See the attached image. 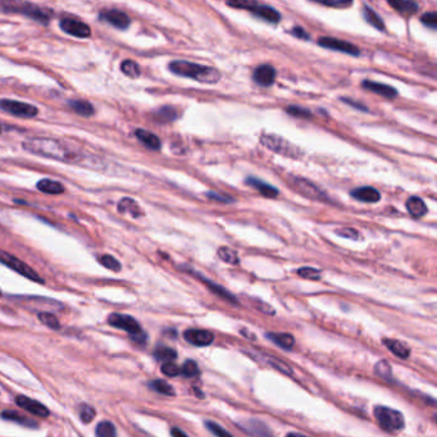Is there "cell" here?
Segmentation results:
<instances>
[{"label":"cell","instance_id":"cell-1","mask_svg":"<svg viewBox=\"0 0 437 437\" xmlns=\"http://www.w3.org/2000/svg\"><path fill=\"white\" fill-rule=\"evenodd\" d=\"M23 149L39 157L66 163L80 162V157L63 141L50 138H30L22 143Z\"/></svg>","mask_w":437,"mask_h":437},{"label":"cell","instance_id":"cell-2","mask_svg":"<svg viewBox=\"0 0 437 437\" xmlns=\"http://www.w3.org/2000/svg\"><path fill=\"white\" fill-rule=\"evenodd\" d=\"M169 71L177 76L188 77L201 84H217L221 80V73L213 67L193 63L186 61H173L169 63Z\"/></svg>","mask_w":437,"mask_h":437},{"label":"cell","instance_id":"cell-3","mask_svg":"<svg viewBox=\"0 0 437 437\" xmlns=\"http://www.w3.org/2000/svg\"><path fill=\"white\" fill-rule=\"evenodd\" d=\"M374 418L382 430L387 432H399L405 426L404 415L399 410L382 407V405L374 408Z\"/></svg>","mask_w":437,"mask_h":437},{"label":"cell","instance_id":"cell-4","mask_svg":"<svg viewBox=\"0 0 437 437\" xmlns=\"http://www.w3.org/2000/svg\"><path fill=\"white\" fill-rule=\"evenodd\" d=\"M260 143L263 146L268 147L272 151L277 153L280 155H285V157L294 158V159H299L304 155L302 150L299 146L292 145L288 140L277 135H271V134H262L260 136Z\"/></svg>","mask_w":437,"mask_h":437},{"label":"cell","instance_id":"cell-5","mask_svg":"<svg viewBox=\"0 0 437 437\" xmlns=\"http://www.w3.org/2000/svg\"><path fill=\"white\" fill-rule=\"evenodd\" d=\"M0 263L5 264L7 267H9L10 270L15 271L20 275L25 276L28 280H32L35 282L44 283V280L30 267V265L26 264L25 262L20 260L18 258H15L14 255L9 254V253L4 252V250H0Z\"/></svg>","mask_w":437,"mask_h":437},{"label":"cell","instance_id":"cell-6","mask_svg":"<svg viewBox=\"0 0 437 437\" xmlns=\"http://www.w3.org/2000/svg\"><path fill=\"white\" fill-rule=\"evenodd\" d=\"M0 109L5 110V112L9 113V115L15 116V117L31 118L37 115V108H36L35 105L9 99L0 100Z\"/></svg>","mask_w":437,"mask_h":437},{"label":"cell","instance_id":"cell-7","mask_svg":"<svg viewBox=\"0 0 437 437\" xmlns=\"http://www.w3.org/2000/svg\"><path fill=\"white\" fill-rule=\"evenodd\" d=\"M108 323H109L112 327L127 331L131 336H136L139 335V333H143V330H141L138 320H136L135 318L130 317V315L120 314V313H112V314L108 317Z\"/></svg>","mask_w":437,"mask_h":437},{"label":"cell","instance_id":"cell-8","mask_svg":"<svg viewBox=\"0 0 437 437\" xmlns=\"http://www.w3.org/2000/svg\"><path fill=\"white\" fill-rule=\"evenodd\" d=\"M318 44H319L320 46H323V48L332 49V50L341 51V53L349 54V55H353V56H358L359 54H360V50H359L358 46H355L354 44L349 43V41L340 40V39L319 37V40H318Z\"/></svg>","mask_w":437,"mask_h":437},{"label":"cell","instance_id":"cell-9","mask_svg":"<svg viewBox=\"0 0 437 437\" xmlns=\"http://www.w3.org/2000/svg\"><path fill=\"white\" fill-rule=\"evenodd\" d=\"M61 28L66 33L74 36V37L85 39L91 35V30H90V27L86 23L81 22L79 20H73V18H64V20H62Z\"/></svg>","mask_w":437,"mask_h":437},{"label":"cell","instance_id":"cell-10","mask_svg":"<svg viewBox=\"0 0 437 437\" xmlns=\"http://www.w3.org/2000/svg\"><path fill=\"white\" fill-rule=\"evenodd\" d=\"M183 337L187 343L193 344L195 346H208L214 341V335L208 330H198V328H191L186 330L183 333Z\"/></svg>","mask_w":437,"mask_h":437},{"label":"cell","instance_id":"cell-11","mask_svg":"<svg viewBox=\"0 0 437 437\" xmlns=\"http://www.w3.org/2000/svg\"><path fill=\"white\" fill-rule=\"evenodd\" d=\"M15 403L20 408L27 410L28 413H32V414L37 415V417H48L49 415V409L43 405L41 403L36 402V400L30 399V397L25 396V395H18L15 397Z\"/></svg>","mask_w":437,"mask_h":437},{"label":"cell","instance_id":"cell-12","mask_svg":"<svg viewBox=\"0 0 437 437\" xmlns=\"http://www.w3.org/2000/svg\"><path fill=\"white\" fill-rule=\"evenodd\" d=\"M100 18L105 22L110 23L115 27L120 28V30H126L130 26V18L126 13L121 12V10L112 9V10H104L100 13Z\"/></svg>","mask_w":437,"mask_h":437},{"label":"cell","instance_id":"cell-13","mask_svg":"<svg viewBox=\"0 0 437 437\" xmlns=\"http://www.w3.org/2000/svg\"><path fill=\"white\" fill-rule=\"evenodd\" d=\"M253 79L259 86L268 87L273 85L276 80V69L270 64H263L259 66L253 73Z\"/></svg>","mask_w":437,"mask_h":437},{"label":"cell","instance_id":"cell-14","mask_svg":"<svg viewBox=\"0 0 437 437\" xmlns=\"http://www.w3.org/2000/svg\"><path fill=\"white\" fill-rule=\"evenodd\" d=\"M294 186L300 191L301 194H304L305 196L312 199H317V200H325V194L320 191V188H318L317 186L313 185L312 182H309L308 180L300 177H294Z\"/></svg>","mask_w":437,"mask_h":437},{"label":"cell","instance_id":"cell-15","mask_svg":"<svg viewBox=\"0 0 437 437\" xmlns=\"http://www.w3.org/2000/svg\"><path fill=\"white\" fill-rule=\"evenodd\" d=\"M240 428H242V430L246 431L249 435H253L255 437H273L270 428H268L264 423L258 420L244 421V422L240 423Z\"/></svg>","mask_w":437,"mask_h":437},{"label":"cell","instance_id":"cell-16","mask_svg":"<svg viewBox=\"0 0 437 437\" xmlns=\"http://www.w3.org/2000/svg\"><path fill=\"white\" fill-rule=\"evenodd\" d=\"M249 12H252L253 14H255L257 17L262 18V20L267 21L270 23H278L281 20V14L277 9L270 7V5L259 4V3H257Z\"/></svg>","mask_w":437,"mask_h":437},{"label":"cell","instance_id":"cell-17","mask_svg":"<svg viewBox=\"0 0 437 437\" xmlns=\"http://www.w3.org/2000/svg\"><path fill=\"white\" fill-rule=\"evenodd\" d=\"M362 86H363L364 89L369 90V91L374 92V94H378L381 95V97L387 98V99H394V98L397 97V90L394 89L392 86H390V85L364 80V81L362 82Z\"/></svg>","mask_w":437,"mask_h":437},{"label":"cell","instance_id":"cell-18","mask_svg":"<svg viewBox=\"0 0 437 437\" xmlns=\"http://www.w3.org/2000/svg\"><path fill=\"white\" fill-rule=\"evenodd\" d=\"M351 196L356 200L363 201V203H377V201L381 200V194L371 186L355 188V190L351 191Z\"/></svg>","mask_w":437,"mask_h":437},{"label":"cell","instance_id":"cell-19","mask_svg":"<svg viewBox=\"0 0 437 437\" xmlns=\"http://www.w3.org/2000/svg\"><path fill=\"white\" fill-rule=\"evenodd\" d=\"M10 9H12L13 12L25 13V14L32 17L33 20L39 21V22L48 23L49 18H50L49 13H46L45 10L40 9V8L35 7V5H31V4H20V8H10Z\"/></svg>","mask_w":437,"mask_h":437},{"label":"cell","instance_id":"cell-20","mask_svg":"<svg viewBox=\"0 0 437 437\" xmlns=\"http://www.w3.org/2000/svg\"><path fill=\"white\" fill-rule=\"evenodd\" d=\"M246 183L252 187H254L255 190L259 191L264 198H276L278 195V190L273 186L268 185L267 182H263L262 180H258L255 177H249L246 178Z\"/></svg>","mask_w":437,"mask_h":437},{"label":"cell","instance_id":"cell-21","mask_svg":"<svg viewBox=\"0 0 437 437\" xmlns=\"http://www.w3.org/2000/svg\"><path fill=\"white\" fill-rule=\"evenodd\" d=\"M405 206H407L408 212H409L413 217H418V218L426 216L428 212L426 203L422 199L418 198V196H410L407 200V203H405Z\"/></svg>","mask_w":437,"mask_h":437},{"label":"cell","instance_id":"cell-22","mask_svg":"<svg viewBox=\"0 0 437 437\" xmlns=\"http://www.w3.org/2000/svg\"><path fill=\"white\" fill-rule=\"evenodd\" d=\"M389 5L394 8L396 12L405 15L414 14L420 9V4L415 2H410V0H390Z\"/></svg>","mask_w":437,"mask_h":437},{"label":"cell","instance_id":"cell-23","mask_svg":"<svg viewBox=\"0 0 437 437\" xmlns=\"http://www.w3.org/2000/svg\"><path fill=\"white\" fill-rule=\"evenodd\" d=\"M384 344L394 355L400 359H407L410 355V349L405 346L402 341L392 340V338H384Z\"/></svg>","mask_w":437,"mask_h":437},{"label":"cell","instance_id":"cell-24","mask_svg":"<svg viewBox=\"0 0 437 437\" xmlns=\"http://www.w3.org/2000/svg\"><path fill=\"white\" fill-rule=\"evenodd\" d=\"M198 277L200 278V280L203 281V282L205 283L206 286H208V289H209V290H211L212 292H213V294L218 295L219 297H222V299L227 300V301H230V302H234V304H236V302H237V299H236V297H235L234 295L231 294V292L227 291L226 289L222 288L221 285H217V283H216V282H213V281L206 280V278L204 277V276L198 275Z\"/></svg>","mask_w":437,"mask_h":437},{"label":"cell","instance_id":"cell-25","mask_svg":"<svg viewBox=\"0 0 437 437\" xmlns=\"http://www.w3.org/2000/svg\"><path fill=\"white\" fill-rule=\"evenodd\" d=\"M135 134H136V138H138L146 147H149V149L159 150L160 146H162V143H160L159 138H158L157 135H154L153 132H149V131L139 128V130H136Z\"/></svg>","mask_w":437,"mask_h":437},{"label":"cell","instance_id":"cell-26","mask_svg":"<svg viewBox=\"0 0 437 437\" xmlns=\"http://www.w3.org/2000/svg\"><path fill=\"white\" fill-rule=\"evenodd\" d=\"M267 338H270L271 341L276 344L280 348L285 349V350H291L295 345V337L290 333H273L268 332Z\"/></svg>","mask_w":437,"mask_h":437},{"label":"cell","instance_id":"cell-27","mask_svg":"<svg viewBox=\"0 0 437 437\" xmlns=\"http://www.w3.org/2000/svg\"><path fill=\"white\" fill-rule=\"evenodd\" d=\"M118 211H120L121 213H130L134 218H138V217H140L141 214H143L138 203L130 198H123L122 200L118 203Z\"/></svg>","mask_w":437,"mask_h":437},{"label":"cell","instance_id":"cell-28","mask_svg":"<svg viewBox=\"0 0 437 437\" xmlns=\"http://www.w3.org/2000/svg\"><path fill=\"white\" fill-rule=\"evenodd\" d=\"M37 188L43 193L51 194V195H58L64 191V187L62 183L56 182V181L50 180V178H44V180L39 181Z\"/></svg>","mask_w":437,"mask_h":437},{"label":"cell","instance_id":"cell-29","mask_svg":"<svg viewBox=\"0 0 437 437\" xmlns=\"http://www.w3.org/2000/svg\"><path fill=\"white\" fill-rule=\"evenodd\" d=\"M363 15L364 20H366L369 25L373 26L377 30L385 31V23L384 21H382V18L379 17L372 8H369L368 5H364L363 7Z\"/></svg>","mask_w":437,"mask_h":437},{"label":"cell","instance_id":"cell-30","mask_svg":"<svg viewBox=\"0 0 437 437\" xmlns=\"http://www.w3.org/2000/svg\"><path fill=\"white\" fill-rule=\"evenodd\" d=\"M69 107L79 116L90 117V116L94 115V107H92L89 102H86V100H73V102H69Z\"/></svg>","mask_w":437,"mask_h":437},{"label":"cell","instance_id":"cell-31","mask_svg":"<svg viewBox=\"0 0 437 437\" xmlns=\"http://www.w3.org/2000/svg\"><path fill=\"white\" fill-rule=\"evenodd\" d=\"M0 415H2V418H4V420L22 423V426H27V427H35L36 426V423L33 422V421H31L30 418L25 417V415H21L20 413L13 412V410H4Z\"/></svg>","mask_w":437,"mask_h":437},{"label":"cell","instance_id":"cell-32","mask_svg":"<svg viewBox=\"0 0 437 437\" xmlns=\"http://www.w3.org/2000/svg\"><path fill=\"white\" fill-rule=\"evenodd\" d=\"M154 356L160 362L164 363H169V362L175 360L177 358V351L172 348H167V346H159L157 350L154 351Z\"/></svg>","mask_w":437,"mask_h":437},{"label":"cell","instance_id":"cell-33","mask_svg":"<svg viewBox=\"0 0 437 437\" xmlns=\"http://www.w3.org/2000/svg\"><path fill=\"white\" fill-rule=\"evenodd\" d=\"M177 117H178L177 110L172 107H163L160 108L157 113H155V118H157V121H159V122H163V123L172 122V121H175Z\"/></svg>","mask_w":437,"mask_h":437},{"label":"cell","instance_id":"cell-34","mask_svg":"<svg viewBox=\"0 0 437 437\" xmlns=\"http://www.w3.org/2000/svg\"><path fill=\"white\" fill-rule=\"evenodd\" d=\"M97 437H117V431H116L115 425L109 421H104V422H100L97 426Z\"/></svg>","mask_w":437,"mask_h":437},{"label":"cell","instance_id":"cell-35","mask_svg":"<svg viewBox=\"0 0 437 437\" xmlns=\"http://www.w3.org/2000/svg\"><path fill=\"white\" fill-rule=\"evenodd\" d=\"M149 386L151 387L153 390H155L157 392H159V394L167 395V396H173V395L176 394L175 389H173L168 382L163 381V379H155V381H151L149 384Z\"/></svg>","mask_w":437,"mask_h":437},{"label":"cell","instance_id":"cell-36","mask_svg":"<svg viewBox=\"0 0 437 437\" xmlns=\"http://www.w3.org/2000/svg\"><path fill=\"white\" fill-rule=\"evenodd\" d=\"M121 71L126 74V76L131 77V79H136V77L140 76V66H139L136 62L130 61H123L121 64Z\"/></svg>","mask_w":437,"mask_h":437},{"label":"cell","instance_id":"cell-37","mask_svg":"<svg viewBox=\"0 0 437 437\" xmlns=\"http://www.w3.org/2000/svg\"><path fill=\"white\" fill-rule=\"evenodd\" d=\"M218 257L221 258L223 262L229 263V264H237V263H239V255H237V253L229 246L219 248Z\"/></svg>","mask_w":437,"mask_h":437},{"label":"cell","instance_id":"cell-38","mask_svg":"<svg viewBox=\"0 0 437 437\" xmlns=\"http://www.w3.org/2000/svg\"><path fill=\"white\" fill-rule=\"evenodd\" d=\"M181 373L187 378H193V377H198L200 374L198 364L194 360H186L183 366L181 367Z\"/></svg>","mask_w":437,"mask_h":437},{"label":"cell","instance_id":"cell-39","mask_svg":"<svg viewBox=\"0 0 437 437\" xmlns=\"http://www.w3.org/2000/svg\"><path fill=\"white\" fill-rule=\"evenodd\" d=\"M99 262L102 263L105 268H108V270L110 271H115V272H120L121 268H122L121 263L118 262L115 257H112V255H102V257L99 258Z\"/></svg>","mask_w":437,"mask_h":437},{"label":"cell","instance_id":"cell-40","mask_svg":"<svg viewBox=\"0 0 437 437\" xmlns=\"http://www.w3.org/2000/svg\"><path fill=\"white\" fill-rule=\"evenodd\" d=\"M374 372L377 373V376L382 377V378H390L392 374L391 366L387 360H379L374 367Z\"/></svg>","mask_w":437,"mask_h":437},{"label":"cell","instance_id":"cell-41","mask_svg":"<svg viewBox=\"0 0 437 437\" xmlns=\"http://www.w3.org/2000/svg\"><path fill=\"white\" fill-rule=\"evenodd\" d=\"M39 319L44 323L45 326H48L49 328H54V330H58L61 326H59V320L56 319V317L51 313H39Z\"/></svg>","mask_w":437,"mask_h":437},{"label":"cell","instance_id":"cell-42","mask_svg":"<svg viewBox=\"0 0 437 437\" xmlns=\"http://www.w3.org/2000/svg\"><path fill=\"white\" fill-rule=\"evenodd\" d=\"M205 427L211 431L212 433H214L217 437H234L227 430H224L222 426L217 425L216 422H212V421H206Z\"/></svg>","mask_w":437,"mask_h":437},{"label":"cell","instance_id":"cell-43","mask_svg":"<svg viewBox=\"0 0 437 437\" xmlns=\"http://www.w3.org/2000/svg\"><path fill=\"white\" fill-rule=\"evenodd\" d=\"M297 275L302 278H307V280H319L320 278L319 271L312 267L299 268V270H297Z\"/></svg>","mask_w":437,"mask_h":437},{"label":"cell","instance_id":"cell-44","mask_svg":"<svg viewBox=\"0 0 437 437\" xmlns=\"http://www.w3.org/2000/svg\"><path fill=\"white\" fill-rule=\"evenodd\" d=\"M95 417V409L87 404H82L80 407V418L82 422L90 423Z\"/></svg>","mask_w":437,"mask_h":437},{"label":"cell","instance_id":"cell-45","mask_svg":"<svg viewBox=\"0 0 437 437\" xmlns=\"http://www.w3.org/2000/svg\"><path fill=\"white\" fill-rule=\"evenodd\" d=\"M267 362L271 364V366L275 367V368L278 369V371L283 372V373L288 374V376H291V374H292V369L288 366V364L285 363V362L280 360V359H277V358H271V356H268Z\"/></svg>","mask_w":437,"mask_h":437},{"label":"cell","instance_id":"cell-46","mask_svg":"<svg viewBox=\"0 0 437 437\" xmlns=\"http://www.w3.org/2000/svg\"><path fill=\"white\" fill-rule=\"evenodd\" d=\"M288 113L290 116H294V117H297V118H310V117H312V113H310V110L305 109V108H302V107H297V105H291V107H289Z\"/></svg>","mask_w":437,"mask_h":437},{"label":"cell","instance_id":"cell-47","mask_svg":"<svg viewBox=\"0 0 437 437\" xmlns=\"http://www.w3.org/2000/svg\"><path fill=\"white\" fill-rule=\"evenodd\" d=\"M160 369H162V373L168 377H176L178 376V374H181L180 367H177L175 363H172V362H169V363H164Z\"/></svg>","mask_w":437,"mask_h":437},{"label":"cell","instance_id":"cell-48","mask_svg":"<svg viewBox=\"0 0 437 437\" xmlns=\"http://www.w3.org/2000/svg\"><path fill=\"white\" fill-rule=\"evenodd\" d=\"M421 21H422L423 25L427 26V27L432 28V30H436V27H437V14H436V12L425 13V14L421 17Z\"/></svg>","mask_w":437,"mask_h":437},{"label":"cell","instance_id":"cell-49","mask_svg":"<svg viewBox=\"0 0 437 437\" xmlns=\"http://www.w3.org/2000/svg\"><path fill=\"white\" fill-rule=\"evenodd\" d=\"M257 4V2H252V0H241V2H229L227 3V5H230V7H234V8H239V9H246L250 10L254 5Z\"/></svg>","mask_w":437,"mask_h":437},{"label":"cell","instance_id":"cell-50","mask_svg":"<svg viewBox=\"0 0 437 437\" xmlns=\"http://www.w3.org/2000/svg\"><path fill=\"white\" fill-rule=\"evenodd\" d=\"M336 234L340 235L341 237H346V239H353V240L358 239V232H356L354 229H350V227L336 230Z\"/></svg>","mask_w":437,"mask_h":437},{"label":"cell","instance_id":"cell-51","mask_svg":"<svg viewBox=\"0 0 437 437\" xmlns=\"http://www.w3.org/2000/svg\"><path fill=\"white\" fill-rule=\"evenodd\" d=\"M206 198L212 199V200L222 201V203H231V201H234V199H232V198H229V196L221 195V194L211 193V191H208V193H206Z\"/></svg>","mask_w":437,"mask_h":437},{"label":"cell","instance_id":"cell-52","mask_svg":"<svg viewBox=\"0 0 437 437\" xmlns=\"http://www.w3.org/2000/svg\"><path fill=\"white\" fill-rule=\"evenodd\" d=\"M290 32L295 36V37L300 39V40H309V39H310L309 33H308L307 31H305L304 28H301V27H294L290 31Z\"/></svg>","mask_w":437,"mask_h":437},{"label":"cell","instance_id":"cell-53","mask_svg":"<svg viewBox=\"0 0 437 437\" xmlns=\"http://www.w3.org/2000/svg\"><path fill=\"white\" fill-rule=\"evenodd\" d=\"M317 3L318 4L326 5V7H332V8H348L353 4L351 2H317Z\"/></svg>","mask_w":437,"mask_h":437},{"label":"cell","instance_id":"cell-54","mask_svg":"<svg viewBox=\"0 0 437 437\" xmlns=\"http://www.w3.org/2000/svg\"><path fill=\"white\" fill-rule=\"evenodd\" d=\"M343 102H345L346 104H349V105H351V107H354V108H356V109H359V110H363V112H368V108L367 107H364V105H362V104H358V103L356 102H354V100H351V99H348V98H343Z\"/></svg>","mask_w":437,"mask_h":437},{"label":"cell","instance_id":"cell-55","mask_svg":"<svg viewBox=\"0 0 437 437\" xmlns=\"http://www.w3.org/2000/svg\"><path fill=\"white\" fill-rule=\"evenodd\" d=\"M258 309H259L260 312L265 313V314H270V315L275 314V309H273L271 305L265 304V302H259V305H258Z\"/></svg>","mask_w":437,"mask_h":437},{"label":"cell","instance_id":"cell-56","mask_svg":"<svg viewBox=\"0 0 437 437\" xmlns=\"http://www.w3.org/2000/svg\"><path fill=\"white\" fill-rule=\"evenodd\" d=\"M170 435H172V437H188L183 431H181L180 428H172V430H170Z\"/></svg>","mask_w":437,"mask_h":437},{"label":"cell","instance_id":"cell-57","mask_svg":"<svg viewBox=\"0 0 437 437\" xmlns=\"http://www.w3.org/2000/svg\"><path fill=\"white\" fill-rule=\"evenodd\" d=\"M286 437H308V436L300 435V433H289V435L286 436Z\"/></svg>","mask_w":437,"mask_h":437},{"label":"cell","instance_id":"cell-58","mask_svg":"<svg viewBox=\"0 0 437 437\" xmlns=\"http://www.w3.org/2000/svg\"><path fill=\"white\" fill-rule=\"evenodd\" d=\"M0 295H2V292H0Z\"/></svg>","mask_w":437,"mask_h":437}]
</instances>
